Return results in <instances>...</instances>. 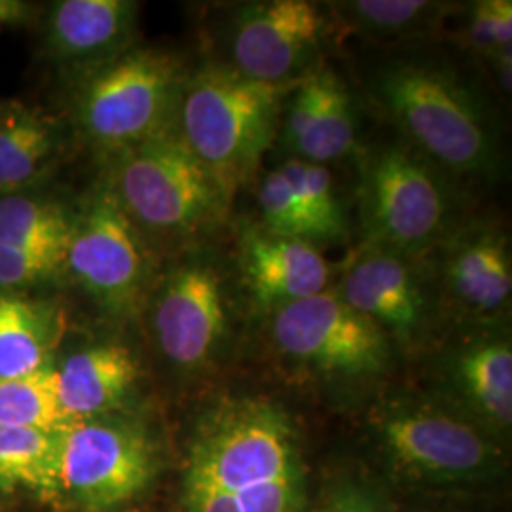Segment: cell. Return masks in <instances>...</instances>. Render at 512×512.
<instances>
[{"label":"cell","instance_id":"obj_1","mask_svg":"<svg viewBox=\"0 0 512 512\" xmlns=\"http://www.w3.org/2000/svg\"><path fill=\"white\" fill-rule=\"evenodd\" d=\"M184 492L232 512H300L304 475L293 421L277 404L238 397L215 404L196 427Z\"/></svg>","mask_w":512,"mask_h":512},{"label":"cell","instance_id":"obj_2","mask_svg":"<svg viewBox=\"0 0 512 512\" xmlns=\"http://www.w3.org/2000/svg\"><path fill=\"white\" fill-rule=\"evenodd\" d=\"M366 84L370 99L401 131V139L442 173H494V124L484 101L458 71L425 55H399L380 63Z\"/></svg>","mask_w":512,"mask_h":512},{"label":"cell","instance_id":"obj_3","mask_svg":"<svg viewBox=\"0 0 512 512\" xmlns=\"http://www.w3.org/2000/svg\"><path fill=\"white\" fill-rule=\"evenodd\" d=\"M296 82H260L230 65H207L186 76L177 133L228 200L247 183L272 145L285 99Z\"/></svg>","mask_w":512,"mask_h":512},{"label":"cell","instance_id":"obj_4","mask_svg":"<svg viewBox=\"0 0 512 512\" xmlns=\"http://www.w3.org/2000/svg\"><path fill=\"white\" fill-rule=\"evenodd\" d=\"M359 194L366 249L421 258L456 226L444 173L404 139L366 152Z\"/></svg>","mask_w":512,"mask_h":512},{"label":"cell","instance_id":"obj_5","mask_svg":"<svg viewBox=\"0 0 512 512\" xmlns=\"http://www.w3.org/2000/svg\"><path fill=\"white\" fill-rule=\"evenodd\" d=\"M181 61L156 48H131L82 76L74 99L80 131L107 152L135 147L177 128L183 92Z\"/></svg>","mask_w":512,"mask_h":512},{"label":"cell","instance_id":"obj_6","mask_svg":"<svg viewBox=\"0 0 512 512\" xmlns=\"http://www.w3.org/2000/svg\"><path fill=\"white\" fill-rule=\"evenodd\" d=\"M114 154L107 183L139 230L190 236L219 220L230 203L177 128Z\"/></svg>","mask_w":512,"mask_h":512},{"label":"cell","instance_id":"obj_7","mask_svg":"<svg viewBox=\"0 0 512 512\" xmlns=\"http://www.w3.org/2000/svg\"><path fill=\"white\" fill-rule=\"evenodd\" d=\"M156 473L147 429L114 414L59 429L55 501L78 511L107 512L143 494Z\"/></svg>","mask_w":512,"mask_h":512},{"label":"cell","instance_id":"obj_8","mask_svg":"<svg viewBox=\"0 0 512 512\" xmlns=\"http://www.w3.org/2000/svg\"><path fill=\"white\" fill-rule=\"evenodd\" d=\"M370 425L391 465L423 484L475 482L499 459L480 427L435 404L393 399L372 410Z\"/></svg>","mask_w":512,"mask_h":512},{"label":"cell","instance_id":"obj_9","mask_svg":"<svg viewBox=\"0 0 512 512\" xmlns=\"http://www.w3.org/2000/svg\"><path fill=\"white\" fill-rule=\"evenodd\" d=\"M65 274L112 317L128 319L147 304L150 262L145 239L109 183L97 184L74 213Z\"/></svg>","mask_w":512,"mask_h":512},{"label":"cell","instance_id":"obj_10","mask_svg":"<svg viewBox=\"0 0 512 512\" xmlns=\"http://www.w3.org/2000/svg\"><path fill=\"white\" fill-rule=\"evenodd\" d=\"M272 313L274 344L298 365L346 380L376 378L389 366V338L338 291L327 289Z\"/></svg>","mask_w":512,"mask_h":512},{"label":"cell","instance_id":"obj_11","mask_svg":"<svg viewBox=\"0 0 512 512\" xmlns=\"http://www.w3.org/2000/svg\"><path fill=\"white\" fill-rule=\"evenodd\" d=\"M147 300L158 348L171 365L194 370L217 353L228 330V304L224 279L209 260H181Z\"/></svg>","mask_w":512,"mask_h":512},{"label":"cell","instance_id":"obj_12","mask_svg":"<svg viewBox=\"0 0 512 512\" xmlns=\"http://www.w3.org/2000/svg\"><path fill=\"white\" fill-rule=\"evenodd\" d=\"M329 10L310 0H264L245 4L230 31L232 69L287 84L310 73L330 29Z\"/></svg>","mask_w":512,"mask_h":512},{"label":"cell","instance_id":"obj_13","mask_svg":"<svg viewBox=\"0 0 512 512\" xmlns=\"http://www.w3.org/2000/svg\"><path fill=\"white\" fill-rule=\"evenodd\" d=\"M338 294L372 321L389 342L410 348L420 340L440 300L435 275L421 258L366 249L349 264Z\"/></svg>","mask_w":512,"mask_h":512},{"label":"cell","instance_id":"obj_14","mask_svg":"<svg viewBox=\"0 0 512 512\" xmlns=\"http://www.w3.org/2000/svg\"><path fill=\"white\" fill-rule=\"evenodd\" d=\"M435 249L439 260L433 275L440 300L480 323H492L509 311L511 245L499 226H454Z\"/></svg>","mask_w":512,"mask_h":512},{"label":"cell","instance_id":"obj_15","mask_svg":"<svg viewBox=\"0 0 512 512\" xmlns=\"http://www.w3.org/2000/svg\"><path fill=\"white\" fill-rule=\"evenodd\" d=\"M281 141L293 160L327 165L357 145L353 97L329 67H313L298 78L281 112Z\"/></svg>","mask_w":512,"mask_h":512},{"label":"cell","instance_id":"obj_16","mask_svg":"<svg viewBox=\"0 0 512 512\" xmlns=\"http://www.w3.org/2000/svg\"><path fill=\"white\" fill-rule=\"evenodd\" d=\"M139 4L131 0H61L46 25V50L63 69L93 73L133 48Z\"/></svg>","mask_w":512,"mask_h":512},{"label":"cell","instance_id":"obj_17","mask_svg":"<svg viewBox=\"0 0 512 512\" xmlns=\"http://www.w3.org/2000/svg\"><path fill=\"white\" fill-rule=\"evenodd\" d=\"M239 255L247 291L262 310L274 311L329 289L330 264L308 241L245 226Z\"/></svg>","mask_w":512,"mask_h":512},{"label":"cell","instance_id":"obj_18","mask_svg":"<svg viewBox=\"0 0 512 512\" xmlns=\"http://www.w3.org/2000/svg\"><path fill=\"white\" fill-rule=\"evenodd\" d=\"M139 366L120 344H99L69 355L55 368V397L65 423L114 414L137 382Z\"/></svg>","mask_w":512,"mask_h":512},{"label":"cell","instance_id":"obj_19","mask_svg":"<svg viewBox=\"0 0 512 512\" xmlns=\"http://www.w3.org/2000/svg\"><path fill=\"white\" fill-rule=\"evenodd\" d=\"M450 384L478 423L505 431L512 423V348L505 336H484L450 357Z\"/></svg>","mask_w":512,"mask_h":512},{"label":"cell","instance_id":"obj_20","mask_svg":"<svg viewBox=\"0 0 512 512\" xmlns=\"http://www.w3.org/2000/svg\"><path fill=\"white\" fill-rule=\"evenodd\" d=\"M63 330V311L54 302L0 289V378L52 368Z\"/></svg>","mask_w":512,"mask_h":512},{"label":"cell","instance_id":"obj_21","mask_svg":"<svg viewBox=\"0 0 512 512\" xmlns=\"http://www.w3.org/2000/svg\"><path fill=\"white\" fill-rule=\"evenodd\" d=\"M59 152V133L44 116L14 109L0 114V194H18L52 165Z\"/></svg>","mask_w":512,"mask_h":512},{"label":"cell","instance_id":"obj_22","mask_svg":"<svg viewBox=\"0 0 512 512\" xmlns=\"http://www.w3.org/2000/svg\"><path fill=\"white\" fill-rule=\"evenodd\" d=\"M329 6L349 31L382 42L429 35L450 10L448 4L427 0H348Z\"/></svg>","mask_w":512,"mask_h":512},{"label":"cell","instance_id":"obj_23","mask_svg":"<svg viewBox=\"0 0 512 512\" xmlns=\"http://www.w3.org/2000/svg\"><path fill=\"white\" fill-rule=\"evenodd\" d=\"M74 211L40 196H0V245L67 256Z\"/></svg>","mask_w":512,"mask_h":512},{"label":"cell","instance_id":"obj_24","mask_svg":"<svg viewBox=\"0 0 512 512\" xmlns=\"http://www.w3.org/2000/svg\"><path fill=\"white\" fill-rule=\"evenodd\" d=\"M59 429H0V488L18 486L54 499Z\"/></svg>","mask_w":512,"mask_h":512},{"label":"cell","instance_id":"obj_25","mask_svg":"<svg viewBox=\"0 0 512 512\" xmlns=\"http://www.w3.org/2000/svg\"><path fill=\"white\" fill-rule=\"evenodd\" d=\"M279 169L289 179L294 194L308 217L315 247L319 243H338L348 238L344 205L338 198L327 165L289 158L285 164L279 165Z\"/></svg>","mask_w":512,"mask_h":512},{"label":"cell","instance_id":"obj_26","mask_svg":"<svg viewBox=\"0 0 512 512\" xmlns=\"http://www.w3.org/2000/svg\"><path fill=\"white\" fill-rule=\"evenodd\" d=\"M67 425L55 397L54 366L33 376L0 378V429Z\"/></svg>","mask_w":512,"mask_h":512},{"label":"cell","instance_id":"obj_27","mask_svg":"<svg viewBox=\"0 0 512 512\" xmlns=\"http://www.w3.org/2000/svg\"><path fill=\"white\" fill-rule=\"evenodd\" d=\"M258 209L262 217V230L279 238L300 239L313 243L310 222L294 194L293 186L277 167L266 173L258 186Z\"/></svg>","mask_w":512,"mask_h":512},{"label":"cell","instance_id":"obj_28","mask_svg":"<svg viewBox=\"0 0 512 512\" xmlns=\"http://www.w3.org/2000/svg\"><path fill=\"white\" fill-rule=\"evenodd\" d=\"M465 38L471 50L495 67L512 55L511 0H478L465 25Z\"/></svg>","mask_w":512,"mask_h":512},{"label":"cell","instance_id":"obj_29","mask_svg":"<svg viewBox=\"0 0 512 512\" xmlns=\"http://www.w3.org/2000/svg\"><path fill=\"white\" fill-rule=\"evenodd\" d=\"M61 274H65L63 253L0 245V289L23 293Z\"/></svg>","mask_w":512,"mask_h":512},{"label":"cell","instance_id":"obj_30","mask_svg":"<svg viewBox=\"0 0 512 512\" xmlns=\"http://www.w3.org/2000/svg\"><path fill=\"white\" fill-rule=\"evenodd\" d=\"M319 512H384L378 497L357 482H344L332 490Z\"/></svg>","mask_w":512,"mask_h":512},{"label":"cell","instance_id":"obj_31","mask_svg":"<svg viewBox=\"0 0 512 512\" xmlns=\"http://www.w3.org/2000/svg\"><path fill=\"white\" fill-rule=\"evenodd\" d=\"M27 6L16 0H0V25L18 21L25 14Z\"/></svg>","mask_w":512,"mask_h":512}]
</instances>
